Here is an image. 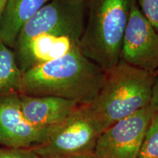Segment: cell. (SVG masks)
I'll return each instance as SVG.
<instances>
[{"instance_id":"13","label":"cell","mask_w":158,"mask_h":158,"mask_svg":"<svg viewBox=\"0 0 158 158\" xmlns=\"http://www.w3.org/2000/svg\"><path fill=\"white\" fill-rule=\"evenodd\" d=\"M138 158H158V111L154 110Z\"/></svg>"},{"instance_id":"8","label":"cell","mask_w":158,"mask_h":158,"mask_svg":"<svg viewBox=\"0 0 158 158\" xmlns=\"http://www.w3.org/2000/svg\"><path fill=\"white\" fill-rule=\"evenodd\" d=\"M48 133L25 118L18 92L0 96V144L5 147L32 148L42 143Z\"/></svg>"},{"instance_id":"4","label":"cell","mask_w":158,"mask_h":158,"mask_svg":"<svg viewBox=\"0 0 158 158\" xmlns=\"http://www.w3.org/2000/svg\"><path fill=\"white\" fill-rule=\"evenodd\" d=\"M102 133L86 104L79 105L62 122L49 130L32 149L40 158H65L93 153Z\"/></svg>"},{"instance_id":"14","label":"cell","mask_w":158,"mask_h":158,"mask_svg":"<svg viewBox=\"0 0 158 158\" xmlns=\"http://www.w3.org/2000/svg\"><path fill=\"white\" fill-rule=\"evenodd\" d=\"M141 13L158 32V0H136Z\"/></svg>"},{"instance_id":"1","label":"cell","mask_w":158,"mask_h":158,"mask_svg":"<svg viewBox=\"0 0 158 158\" xmlns=\"http://www.w3.org/2000/svg\"><path fill=\"white\" fill-rule=\"evenodd\" d=\"M106 73L78 48L23 72L19 93L59 97L87 104L100 89Z\"/></svg>"},{"instance_id":"6","label":"cell","mask_w":158,"mask_h":158,"mask_svg":"<svg viewBox=\"0 0 158 158\" xmlns=\"http://www.w3.org/2000/svg\"><path fill=\"white\" fill-rule=\"evenodd\" d=\"M153 113L149 106L104 130L97 141L94 155L98 158H138Z\"/></svg>"},{"instance_id":"11","label":"cell","mask_w":158,"mask_h":158,"mask_svg":"<svg viewBox=\"0 0 158 158\" xmlns=\"http://www.w3.org/2000/svg\"><path fill=\"white\" fill-rule=\"evenodd\" d=\"M51 0H7L0 19V39L14 48L22 27Z\"/></svg>"},{"instance_id":"3","label":"cell","mask_w":158,"mask_h":158,"mask_svg":"<svg viewBox=\"0 0 158 158\" xmlns=\"http://www.w3.org/2000/svg\"><path fill=\"white\" fill-rule=\"evenodd\" d=\"M133 0H87L79 48L108 72L120 62L123 37Z\"/></svg>"},{"instance_id":"17","label":"cell","mask_w":158,"mask_h":158,"mask_svg":"<svg viewBox=\"0 0 158 158\" xmlns=\"http://www.w3.org/2000/svg\"><path fill=\"white\" fill-rule=\"evenodd\" d=\"M65 158H98V157H97L93 153H89V154H83V155L71 156V157H65Z\"/></svg>"},{"instance_id":"7","label":"cell","mask_w":158,"mask_h":158,"mask_svg":"<svg viewBox=\"0 0 158 158\" xmlns=\"http://www.w3.org/2000/svg\"><path fill=\"white\" fill-rule=\"evenodd\" d=\"M120 61L134 68L158 73V32L133 0L122 42Z\"/></svg>"},{"instance_id":"2","label":"cell","mask_w":158,"mask_h":158,"mask_svg":"<svg viewBox=\"0 0 158 158\" xmlns=\"http://www.w3.org/2000/svg\"><path fill=\"white\" fill-rule=\"evenodd\" d=\"M157 74L122 61L106 73L98 93L86 104L102 132L149 106Z\"/></svg>"},{"instance_id":"18","label":"cell","mask_w":158,"mask_h":158,"mask_svg":"<svg viewBox=\"0 0 158 158\" xmlns=\"http://www.w3.org/2000/svg\"><path fill=\"white\" fill-rule=\"evenodd\" d=\"M6 2L7 0H0V19H1L2 14V12L4 10V7H5Z\"/></svg>"},{"instance_id":"16","label":"cell","mask_w":158,"mask_h":158,"mask_svg":"<svg viewBox=\"0 0 158 158\" xmlns=\"http://www.w3.org/2000/svg\"><path fill=\"white\" fill-rule=\"evenodd\" d=\"M149 106L153 108L155 111H158V73L156 75L155 83L152 88L151 101Z\"/></svg>"},{"instance_id":"19","label":"cell","mask_w":158,"mask_h":158,"mask_svg":"<svg viewBox=\"0 0 158 158\" xmlns=\"http://www.w3.org/2000/svg\"><path fill=\"white\" fill-rule=\"evenodd\" d=\"M68 1H73V2H86L87 0H68Z\"/></svg>"},{"instance_id":"5","label":"cell","mask_w":158,"mask_h":158,"mask_svg":"<svg viewBox=\"0 0 158 158\" xmlns=\"http://www.w3.org/2000/svg\"><path fill=\"white\" fill-rule=\"evenodd\" d=\"M86 13V2L51 0L27 21L18 35L14 51L41 34L81 37Z\"/></svg>"},{"instance_id":"12","label":"cell","mask_w":158,"mask_h":158,"mask_svg":"<svg viewBox=\"0 0 158 158\" xmlns=\"http://www.w3.org/2000/svg\"><path fill=\"white\" fill-rule=\"evenodd\" d=\"M22 74L14 51L0 39V96L19 93Z\"/></svg>"},{"instance_id":"15","label":"cell","mask_w":158,"mask_h":158,"mask_svg":"<svg viewBox=\"0 0 158 158\" xmlns=\"http://www.w3.org/2000/svg\"><path fill=\"white\" fill-rule=\"evenodd\" d=\"M0 158H40L32 148H0Z\"/></svg>"},{"instance_id":"10","label":"cell","mask_w":158,"mask_h":158,"mask_svg":"<svg viewBox=\"0 0 158 158\" xmlns=\"http://www.w3.org/2000/svg\"><path fill=\"white\" fill-rule=\"evenodd\" d=\"M23 116L39 129L49 131L62 122L79 106L74 100L55 96H30L20 94Z\"/></svg>"},{"instance_id":"9","label":"cell","mask_w":158,"mask_h":158,"mask_svg":"<svg viewBox=\"0 0 158 158\" xmlns=\"http://www.w3.org/2000/svg\"><path fill=\"white\" fill-rule=\"evenodd\" d=\"M80 39L68 35H37L14 51L18 65L24 72L36 65L61 58L79 48Z\"/></svg>"}]
</instances>
